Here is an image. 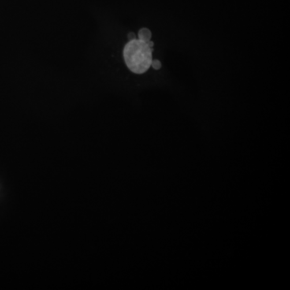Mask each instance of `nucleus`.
<instances>
[{"instance_id": "1", "label": "nucleus", "mask_w": 290, "mask_h": 290, "mask_svg": "<svg viewBox=\"0 0 290 290\" xmlns=\"http://www.w3.org/2000/svg\"><path fill=\"white\" fill-rule=\"evenodd\" d=\"M153 50L140 40L129 41L124 49V61L128 69L137 75L146 72L151 66Z\"/></svg>"}, {"instance_id": "2", "label": "nucleus", "mask_w": 290, "mask_h": 290, "mask_svg": "<svg viewBox=\"0 0 290 290\" xmlns=\"http://www.w3.org/2000/svg\"><path fill=\"white\" fill-rule=\"evenodd\" d=\"M138 38H139V40H140L142 42L148 43V42L151 41V31L146 28H141V29L139 30V33H138Z\"/></svg>"}, {"instance_id": "3", "label": "nucleus", "mask_w": 290, "mask_h": 290, "mask_svg": "<svg viewBox=\"0 0 290 290\" xmlns=\"http://www.w3.org/2000/svg\"><path fill=\"white\" fill-rule=\"evenodd\" d=\"M151 66L153 67V69L158 70V69H160L161 68V61H158V60H153V61H152Z\"/></svg>"}, {"instance_id": "4", "label": "nucleus", "mask_w": 290, "mask_h": 290, "mask_svg": "<svg viewBox=\"0 0 290 290\" xmlns=\"http://www.w3.org/2000/svg\"><path fill=\"white\" fill-rule=\"evenodd\" d=\"M135 39H136V38H135V35L133 32H130V33L128 34V40H129V41H133V40Z\"/></svg>"}]
</instances>
